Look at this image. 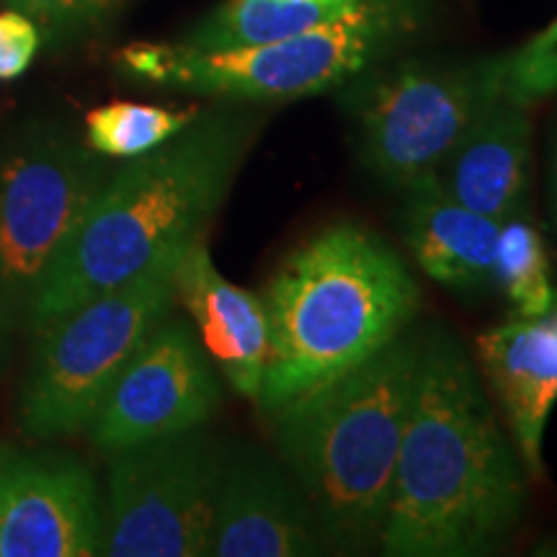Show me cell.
Instances as JSON below:
<instances>
[{
  "mask_svg": "<svg viewBox=\"0 0 557 557\" xmlns=\"http://www.w3.org/2000/svg\"><path fill=\"white\" fill-rule=\"evenodd\" d=\"M194 246V243H191ZM178 256L39 325L18 400V426L29 438L88 429L116 374L176 305Z\"/></svg>",
  "mask_w": 557,
  "mask_h": 557,
  "instance_id": "8992f818",
  "label": "cell"
},
{
  "mask_svg": "<svg viewBox=\"0 0 557 557\" xmlns=\"http://www.w3.org/2000/svg\"><path fill=\"white\" fill-rule=\"evenodd\" d=\"M39 50L37 24L21 11L0 13V81L18 78Z\"/></svg>",
  "mask_w": 557,
  "mask_h": 557,
  "instance_id": "7402d4cb",
  "label": "cell"
},
{
  "mask_svg": "<svg viewBox=\"0 0 557 557\" xmlns=\"http://www.w3.org/2000/svg\"><path fill=\"white\" fill-rule=\"evenodd\" d=\"M199 109H165L114 101L86 114L88 148L107 158H137L156 150L194 122Z\"/></svg>",
  "mask_w": 557,
  "mask_h": 557,
  "instance_id": "d6986e66",
  "label": "cell"
},
{
  "mask_svg": "<svg viewBox=\"0 0 557 557\" xmlns=\"http://www.w3.org/2000/svg\"><path fill=\"white\" fill-rule=\"evenodd\" d=\"M557 94V18L521 45L517 52L506 54L504 99L517 107H534Z\"/></svg>",
  "mask_w": 557,
  "mask_h": 557,
  "instance_id": "ffe728a7",
  "label": "cell"
},
{
  "mask_svg": "<svg viewBox=\"0 0 557 557\" xmlns=\"http://www.w3.org/2000/svg\"><path fill=\"white\" fill-rule=\"evenodd\" d=\"M329 3H338V5H354V3H359V0H329Z\"/></svg>",
  "mask_w": 557,
  "mask_h": 557,
  "instance_id": "cb8c5ba5",
  "label": "cell"
},
{
  "mask_svg": "<svg viewBox=\"0 0 557 557\" xmlns=\"http://www.w3.org/2000/svg\"><path fill=\"white\" fill-rule=\"evenodd\" d=\"M176 299L189 310L201 346L227 385L243 398L259 400L271 348L263 299L230 284L214 267L205 240L181 253Z\"/></svg>",
  "mask_w": 557,
  "mask_h": 557,
  "instance_id": "5bb4252c",
  "label": "cell"
},
{
  "mask_svg": "<svg viewBox=\"0 0 557 557\" xmlns=\"http://www.w3.org/2000/svg\"><path fill=\"white\" fill-rule=\"evenodd\" d=\"M403 194V240L423 274L462 295L491 289L500 222L451 197L438 173L413 181Z\"/></svg>",
  "mask_w": 557,
  "mask_h": 557,
  "instance_id": "9a60e30c",
  "label": "cell"
},
{
  "mask_svg": "<svg viewBox=\"0 0 557 557\" xmlns=\"http://www.w3.org/2000/svg\"><path fill=\"white\" fill-rule=\"evenodd\" d=\"M13 9L26 13L34 24H45L50 32H65L83 26L116 9L122 0H9Z\"/></svg>",
  "mask_w": 557,
  "mask_h": 557,
  "instance_id": "44dd1931",
  "label": "cell"
},
{
  "mask_svg": "<svg viewBox=\"0 0 557 557\" xmlns=\"http://www.w3.org/2000/svg\"><path fill=\"white\" fill-rule=\"evenodd\" d=\"M547 197H549V220L557 233V135L553 143V158H549V181H547Z\"/></svg>",
  "mask_w": 557,
  "mask_h": 557,
  "instance_id": "603a6c76",
  "label": "cell"
},
{
  "mask_svg": "<svg viewBox=\"0 0 557 557\" xmlns=\"http://www.w3.org/2000/svg\"><path fill=\"white\" fill-rule=\"evenodd\" d=\"M421 0H359L338 18L243 50L129 45L116 54L129 78L246 101H289L346 86L418 26Z\"/></svg>",
  "mask_w": 557,
  "mask_h": 557,
  "instance_id": "5b68a950",
  "label": "cell"
},
{
  "mask_svg": "<svg viewBox=\"0 0 557 557\" xmlns=\"http://www.w3.org/2000/svg\"><path fill=\"white\" fill-rule=\"evenodd\" d=\"M325 547L323 529L295 478L261 451L222 459L209 555L312 557Z\"/></svg>",
  "mask_w": 557,
  "mask_h": 557,
  "instance_id": "7c38bea8",
  "label": "cell"
},
{
  "mask_svg": "<svg viewBox=\"0 0 557 557\" xmlns=\"http://www.w3.org/2000/svg\"><path fill=\"white\" fill-rule=\"evenodd\" d=\"M94 472L60 449L0 444V557L101 555Z\"/></svg>",
  "mask_w": 557,
  "mask_h": 557,
  "instance_id": "8fae6325",
  "label": "cell"
},
{
  "mask_svg": "<svg viewBox=\"0 0 557 557\" xmlns=\"http://www.w3.org/2000/svg\"><path fill=\"white\" fill-rule=\"evenodd\" d=\"M478 357L527 475L542 478V442L557 403V289L545 315L517 318L478 336Z\"/></svg>",
  "mask_w": 557,
  "mask_h": 557,
  "instance_id": "4fadbf2b",
  "label": "cell"
},
{
  "mask_svg": "<svg viewBox=\"0 0 557 557\" xmlns=\"http://www.w3.org/2000/svg\"><path fill=\"white\" fill-rule=\"evenodd\" d=\"M444 186L491 220L527 214L532 189V122L524 107L500 99L480 116L447 163Z\"/></svg>",
  "mask_w": 557,
  "mask_h": 557,
  "instance_id": "2e32d148",
  "label": "cell"
},
{
  "mask_svg": "<svg viewBox=\"0 0 557 557\" xmlns=\"http://www.w3.org/2000/svg\"><path fill=\"white\" fill-rule=\"evenodd\" d=\"M369 73V70H367ZM506 54L406 60L346 83L359 158L389 189L438 173L465 135L504 99Z\"/></svg>",
  "mask_w": 557,
  "mask_h": 557,
  "instance_id": "52a82bcc",
  "label": "cell"
},
{
  "mask_svg": "<svg viewBox=\"0 0 557 557\" xmlns=\"http://www.w3.org/2000/svg\"><path fill=\"white\" fill-rule=\"evenodd\" d=\"M423 333L403 331L374 357L299 395L276 418V449L329 547L380 545Z\"/></svg>",
  "mask_w": 557,
  "mask_h": 557,
  "instance_id": "277c9868",
  "label": "cell"
},
{
  "mask_svg": "<svg viewBox=\"0 0 557 557\" xmlns=\"http://www.w3.org/2000/svg\"><path fill=\"white\" fill-rule=\"evenodd\" d=\"M109 178L107 156L37 127L0 150V318L29 323L47 271Z\"/></svg>",
  "mask_w": 557,
  "mask_h": 557,
  "instance_id": "ba28073f",
  "label": "cell"
},
{
  "mask_svg": "<svg viewBox=\"0 0 557 557\" xmlns=\"http://www.w3.org/2000/svg\"><path fill=\"white\" fill-rule=\"evenodd\" d=\"M354 5L329 0H225L186 34L184 45L207 52L271 45L329 24Z\"/></svg>",
  "mask_w": 557,
  "mask_h": 557,
  "instance_id": "e0dca14e",
  "label": "cell"
},
{
  "mask_svg": "<svg viewBox=\"0 0 557 557\" xmlns=\"http://www.w3.org/2000/svg\"><path fill=\"white\" fill-rule=\"evenodd\" d=\"M250 139L248 120L209 111L156 150L129 158L107 178L47 271L34 299L32 329L122 287L205 238Z\"/></svg>",
  "mask_w": 557,
  "mask_h": 557,
  "instance_id": "7a4b0ae2",
  "label": "cell"
},
{
  "mask_svg": "<svg viewBox=\"0 0 557 557\" xmlns=\"http://www.w3.org/2000/svg\"><path fill=\"white\" fill-rule=\"evenodd\" d=\"M527 470L478 367L444 329L423 333L380 547L393 557H478L513 537Z\"/></svg>",
  "mask_w": 557,
  "mask_h": 557,
  "instance_id": "6da1fadb",
  "label": "cell"
},
{
  "mask_svg": "<svg viewBox=\"0 0 557 557\" xmlns=\"http://www.w3.org/2000/svg\"><path fill=\"white\" fill-rule=\"evenodd\" d=\"M261 299L271 348L259 406L269 416L374 357L421 308L403 259L354 222L325 227L292 250Z\"/></svg>",
  "mask_w": 557,
  "mask_h": 557,
  "instance_id": "3957f363",
  "label": "cell"
},
{
  "mask_svg": "<svg viewBox=\"0 0 557 557\" xmlns=\"http://www.w3.org/2000/svg\"><path fill=\"white\" fill-rule=\"evenodd\" d=\"M493 284L504 292L517 318H540L553 308L555 287L545 238L527 214L500 222Z\"/></svg>",
  "mask_w": 557,
  "mask_h": 557,
  "instance_id": "ac0fdd59",
  "label": "cell"
},
{
  "mask_svg": "<svg viewBox=\"0 0 557 557\" xmlns=\"http://www.w3.org/2000/svg\"><path fill=\"white\" fill-rule=\"evenodd\" d=\"M220 403L222 385L197 331L189 320L165 315L116 374L88 423L90 438L114 455L148 438L201 429Z\"/></svg>",
  "mask_w": 557,
  "mask_h": 557,
  "instance_id": "30bf717a",
  "label": "cell"
},
{
  "mask_svg": "<svg viewBox=\"0 0 557 557\" xmlns=\"http://www.w3.org/2000/svg\"><path fill=\"white\" fill-rule=\"evenodd\" d=\"M222 455L199 429L111 455L101 555H209Z\"/></svg>",
  "mask_w": 557,
  "mask_h": 557,
  "instance_id": "9c48e42d",
  "label": "cell"
}]
</instances>
